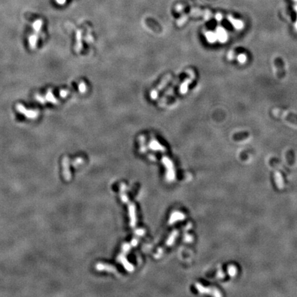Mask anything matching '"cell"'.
I'll use <instances>...</instances> for the list:
<instances>
[{"mask_svg": "<svg viewBox=\"0 0 297 297\" xmlns=\"http://www.w3.org/2000/svg\"><path fill=\"white\" fill-rule=\"evenodd\" d=\"M63 165V175L64 177L65 180L70 181L72 178V175L70 171V162H69V158L67 156L63 158L62 160Z\"/></svg>", "mask_w": 297, "mask_h": 297, "instance_id": "obj_1", "label": "cell"}, {"mask_svg": "<svg viewBox=\"0 0 297 297\" xmlns=\"http://www.w3.org/2000/svg\"><path fill=\"white\" fill-rule=\"evenodd\" d=\"M274 178H275V184L276 186H277V188L280 190L283 189L285 184H284L283 178L281 173L277 171H275V174H274Z\"/></svg>", "mask_w": 297, "mask_h": 297, "instance_id": "obj_2", "label": "cell"}, {"mask_svg": "<svg viewBox=\"0 0 297 297\" xmlns=\"http://www.w3.org/2000/svg\"><path fill=\"white\" fill-rule=\"evenodd\" d=\"M217 37L219 39V41L221 43L226 42L228 40V35L226 32L225 31L224 29H223L221 27H219L217 29Z\"/></svg>", "mask_w": 297, "mask_h": 297, "instance_id": "obj_3", "label": "cell"}, {"mask_svg": "<svg viewBox=\"0 0 297 297\" xmlns=\"http://www.w3.org/2000/svg\"><path fill=\"white\" fill-rule=\"evenodd\" d=\"M170 79H171V76H170V75H169V76H166V77L165 78V79H164V80H163V81L162 82V83H161L160 86V85L158 86V89H155V90H154V91H153V92H151V96L152 99H155V98L157 97V95H158V92H159V90H161V89H162L163 86L166 85V83H167V82L169 81V80Z\"/></svg>", "mask_w": 297, "mask_h": 297, "instance_id": "obj_4", "label": "cell"}, {"mask_svg": "<svg viewBox=\"0 0 297 297\" xmlns=\"http://www.w3.org/2000/svg\"><path fill=\"white\" fill-rule=\"evenodd\" d=\"M229 21H230V23H231L232 25L236 28V29H241V28H243V26H244L243 23H242L241 21H239V20L233 19V18H232V17H229Z\"/></svg>", "mask_w": 297, "mask_h": 297, "instance_id": "obj_5", "label": "cell"}, {"mask_svg": "<svg viewBox=\"0 0 297 297\" xmlns=\"http://www.w3.org/2000/svg\"><path fill=\"white\" fill-rule=\"evenodd\" d=\"M206 36L207 39H208V41L210 43L215 42L217 39V34H216V33H210H210H207V34H206Z\"/></svg>", "mask_w": 297, "mask_h": 297, "instance_id": "obj_6", "label": "cell"}, {"mask_svg": "<svg viewBox=\"0 0 297 297\" xmlns=\"http://www.w3.org/2000/svg\"><path fill=\"white\" fill-rule=\"evenodd\" d=\"M194 79V76H193L191 78V79H189V80H185V81L184 82V83L181 86V89H180V91L181 92H182V93H185V92H186L187 90V87H188V85L191 82V80Z\"/></svg>", "mask_w": 297, "mask_h": 297, "instance_id": "obj_7", "label": "cell"}, {"mask_svg": "<svg viewBox=\"0 0 297 297\" xmlns=\"http://www.w3.org/2000/svg\"><path fill=\"white\" fill-rule=\"evenodd\" d=\"M228 272L230 276H235L237 274V268L235 266H230L228 268Z\"/></svg>", "mask_w": 297, "mask_h": 297, "instance_id": "obj_8", "label": "cell"}, {"mask_svg": "<svg viewBox=\"0 0 297 297\" xmlns=\"http://www.w3.org/2000/svg\"><path fill=\"white\" fill-rule=\"evenodd\" d=\"M42 24H43V22H42L41 20H40V19L37 20V21L34 22V24L33 25V27L34 28V30H35L36 32H39L40 30H41Z\"/></svg>", "mask_w": 297, "mask_h": 297, "instance_id": "obj_9", "label": "cell"}, {"mask_svg": "<svg viewBox=\"0 0 297 297\" xmlns=\"http://www.w3.org/2000/svg\"><path fill=\"white\" fill-rule=\"evenodd\" d=\"M237 59H238V61L240 63H244L246 61L247 57L244 54H240L238 55Z\"/></svg>", "mask_w": 297, "mask_h": 297, "instance_id": "obj_10", "label": "cell"}, {"mask_svg": "<svg viewBox=\"0 0 297 297\" xmlns=\"http://www.w3.org/2000/svg\"><path fill=\"white\" fill-rule=\"evenodd\" d=\"M79 89H80V90L81 91V92H85V85L83 84V83H81V84H80L79 85Z\"/></svg>", "mask_w": 297, "mask_h": 297, "instance_id": "obj_11", "label": "cell"}, {"mask_svg": "<svg viewBox=\"0 0 297 297\" xmlns=\"http://www.w3.org/2000/svg\"><path fill=\"white\" fill-rule=\"evenodd\" d=\"M55 1L57 3V4H59L60 5L64 4L66 2V0H55Z\"/></svg>", "mask_w": 297, "mask_h": 297, "instance_id": "obj_12", "label": "cell"}]
</instances>
